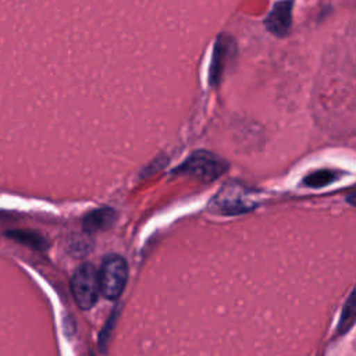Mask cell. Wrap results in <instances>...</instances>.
Returning a JSON list of instances; mask_svg holds the SVG:
<instances>
[{"instance_id":"11","label":"cell","mask_w":356,"mask_h":356,"mask_svg":"<svg viewBox=\"0 0 356 356\" xmlns=\"http://www.w3.org/2000/svg\"><path fill=\"white\" fill-rule=\"evenodd\" d=\"M92 248V241H90V235L85 234L83 235H76L74 236V239L70 242V252L74 254H78L79 257L85 253H88Z\"/></svg>"},{"instance_id":"9","label":"cell","mask_w":356,"mask_h":356,"mask_svg":"<svg viewBox=\"0 0 356 356\" xmlns=\"http://www.w3.org/2000/svg\"><path fill=\"white\" fill-rule=\"evenodd\" d=\"M337 179V172L332 170H318L305 177L303 184L310 188H323Z\"/></svg>"},{"instance_id":"2","label":"cell","mask_w":356,"mask_h":356,"mask_svg":"<svg viewBox=\"0 0 356 356\" xmlns=\"http://www.w3.org/2000/svg\"><path fill=\"white\" fill-rule=\"evenodd\" d=\"M227 170L228 164L224 159L206 150H197L192 153L178 168H175L174 174L189 175L203 181H213L222 175Z\"/></svg>"},{"instance_id":"5","label":"cell","mask_w":356,"mask_h":356,"mask_svg":"<svg viewBox=\"0 0 356 356\" xmlns=\"http://www.w3.org/2000/svg\"><path fill=\"white\" fill-rule=\"evenodd\" d=\"M117 220V213L111 207H100L88 213L82 221L85 234L93 235L95 232L108 229Z\"/></svg>"},{"instance_id":"6","label":"cell","mask_w":356,"mask_h":356,"mask_svg":"<svg viewBox=\"0 0 356 356\" xmlns=\"http://www.w3.org/2000/svg\"><path fill=\"white\" fill-rule=\"evenodd\" d=\"M228 39L225 36H220V39L217 40L216 46H214V54H213V61H211V68H210V83H217V81L220 79L224 67H225V61L227 57L231 54V43L227 42Z\"/></svg>"},{"instance_id":"1","label":"cell","mask_w":356,"mask_h":356,"mask_svg":"<svg viewBox=\"0 0 356 356\" xmlns=\"http://www.w3.org/2000/svg\"><path fill=\"white\" fill-rule=\"evenodd\" d=\"M97 273L100 293L108 300L118 299L128 281L127 260L120 254H108Z\"/></svg>"},{"instance_id":"8","label":"cell","mask_w":356,"mask_h":356,"mask_svg":"<svg viewBox=\"0 0 356 356\" xmlns=\"http://www.w3.org/2000/svg\"><path fill=\"white\" fill-rule=\"evenodd\" d=\"M355 312H356V305H355V293L353 291L349 293L348 300L345 302V306L341 313V318L338 323V334H345L355 323Z\"/></svg>"},{"instance_id":"7","label":"cell","mask_w":356,"mask_h":356,"mask_svg":"<svg viewBox=\"0 0 356 356\" xmlns=\"http://www.w3.org/2000/svg\"><path fill=\"white\" fill-rule=\"evenodd\" d=\"M7 236L19 242V243H24L32 249H36V250H43L47 248V242L46 239L38 234V232H33V231H26V229H11L7 232Z\"/></svg>"},{"instance_id":"10","label":"cell","mask_w":356,"mask_h":356,"mask_svg":"<svg viewBox=\"0 0 356 356\" xmlns=\"http://www.w3.org/2000/svg\"><path fill=\"white\" fill-rule=\"evenodd\" d=\"M118 310L120 307H115L114 312L111 313V316L108 317L107 323L104 324L103 330L100 331V335H99V348L103 353L107 352V348H108V342H110V338H111V332H113V328L115 325V321H117V316H118Z\"/></svg>"},{"instance_id":"4","label":"cell","mask_w":356,"mask_h":356,"mask_svg":"<svg viewBox=\"0 0 356 356\" xmlns=\"http://www.w3.org/2000/svg\"><path fill=\"white\" fill-rule=\"evenodd\" d=\"M292 1L275 3L268 17L266 18V28L275 36L284 38L288 35L292 25Z\"/></svg>"},{"instance_id":"3","label":"cell","mask_w":356,"mask_h":356,"mask_svg":"<svg viewBox=\"0 0 356 356\" xmlns=\"http://www.w3.org/2000/svg\"><path fill=\"white\" fill-rule=\"evenodd\" d=\"M71 292L82 310H89L97 302L100 293L99 273L90 263L81 264L71 277Z\"/></svg>"}]
</instances>
